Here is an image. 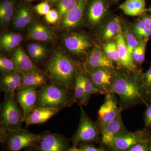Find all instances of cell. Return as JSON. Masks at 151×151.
Instances as JSON below:
<instances>
[{
    "label": "cell",
    "mask_w": 151,
    "mask_h": 151,
    "mask_svg": "<svg viewBox=\"0 0 151 151\" xmlns=\"http://www.w3.org/2000/svg\"><path fill=\"white\" fill-rule=\"evenodd\" d=\"M131 73L116 70V76L109 93L117 94L120 100L122 109L132 107L137 104L151 103L149 97L141 86L139 75H131Z\"/></svg>",
    "instance_id": "cell-1"
},
{
    "label": "cell",
    "mask_w": 151,
    "mask_h": 151,
    "mask_svg": "<svg viewBox=\"0 0 151 151\" xmlns=\"http://www.w3.org/2000/svg\"><path fill=\"white\" fill-rule=\"evenodd\" d=\"M78 69L75 62L59 50L53 53L47 65V73L52 84L68 89L74 87Z\"/></svg>",
    "instance_id": "cell-2"
},
{
    "label": "cell",
    "mask_w": 151,
    "mask_h": 151,
    "mask_svg": "<svg viewBox=\"0 0 151 151\" xmlns=\"http://www.w3.org/2000/svg\"><path fill=\"white\" fill-rule=\"evenodd\" d=\"M76 103L73 94L65 87L51 84H45L37 91V107L61 109Z\"/></svg>",
    "instance_id": "cell-3"
},
{
    "label": "cell",
    "mask_w": 151,
    "mask_h": 151,
    "mask_svg": "<svg viewBox=\"0 0 151 151\" xmlns=\"http://www.w3.org/2000/svg\"><path fill=\"white\" fill-rule=\"evenodd\" d=\"M15 92L5 93L1 108V127L8 131L21 128L24 116L21 108L18 105Z\"/></svg>",
    "instance_id": "cell-4"
},
{
    "label": "cell",
    "mask_w": 151,
    "mask_h": 151,
    "mask_svg": "<svg viewBox=\"0 0 151 151\" xmlns=\"http://www.w3.org/2000/svg\"><path fill=\"white\" fill-rule=\"evenodd\" d=\"M81 116L79 126L72 138V147H76L78 143L95 142L99 139L100 130L96 122L92 121L87 116L82 105H79Z\"/></svg>",
    "instance_id": "cell-5"
},
{
    "label": "cell",
    "mask_w": 151,
    "mask_h": 151,
    "mask_svg": "<svg viewBox=\"0 0 151 151\" xmlns=\"http://www.w3.org/2000/svg\"><path fill=\"white\" fill-rule=\"evenodd\" d=\"M151 137L146 128L134 132L127 131L116 137L108 148L112 151H126L138 144L148 142Z\"/></svg>",
    "instance_id": "cell-6"
},
{
    "label": "cell",
    "mask_w": 151,
    "mask_h": 151,
    "mask_svg": "<svg viewBox=\"0 0 151 151\" xmlns=\"http://www.w3.org/2000/svg\"><path fill=\"white\" fill-rule=\"evenodd\" d=\"M40 134H37L21 128L7 132L8 148L9 151H20L27 147H34L40 140Z\"/></svg>",
    "instance_id": "cell-7"
},
{
    "label": "cell",
    "mask_w": 151,
    "mask_h": 151,
    "mask_svg": "<svg viewBox=\"0 0 151 151\" xmlns=\"http://www.w3.org/2000/svg\"><path fill=\"white\" fill-rule=\"evenodd\" d=\"M122 110L120 106H118V101L115 94L111 93L106 94L104 103L98 112L96 123L99 130L118 118L121 115Z\"/></svg>",
    "instance_id": "cell-8"
},
{
    "label": "cell",
    "mask_w": 151,
    "mask_h": 151,
    "mask_svg": "<svg viewBox=\"0 0 151 151\" xmlns=\"http://www.w3.org/2000/svg\"><path fill=\"white\" fill-rule=\"evenodd\" d=\"M86 71L91 76L98 93L105 95L109 93L116 76V70L98 68Z\"/></svg>",
    "instance_id": "cell-9"
},
{
    "label": "cell",
    "mask_w": 151,
    "mask_h": 151,
    "mask_svg": "<svg viewBox=\"0 0 151 151\" xmlns=\"http://www.w3.org/2000/svg\"><path fill=\"white\" fill-rule=\"evenodd\" d=\"M63 44L68 51L77 55L86 53L92 46L88 36L79 33H72L63 38Z\"/></svg>",
    "instance_id": "cell-10"
},
{
    "label": "cell",
    "mask_w": 151,
    "mask_h": 151,
    "mask_svg": "<svg viewBox=\"0 0 151 151\" xmlns=\"http://www.w3.org/2000/svg\"><path fill=\"white\" fill-rule=\"evenodd\" d=\"M41 135L39 142L40 151H68L69 149L66 139L62 135L46 132Z\"/></svg>",
    "instance_id": "cell-11"
},
{
    "label": "cell",
    "mask_w": 151,
    "mask_h": 151,
    "mask_svg": "<svg viewBox=\"0 0 151 151\" xmlns=\"http://www.w3.org/2000/svg\"><path fill=\"white\" fill-rule=\"evenodd\" d=\"M113 63L100 47L95 45L86 58L84 67L86 71L98 68L114 70Z\"/></svg>",
    "instance_id": "cell-12"
},
{
    "label": "cell",
    "mask_w": 151,
    "mask_h": 151,
    "mask_svg": "<svg viewBox=\"0 0 151 151\" xmlns=\"http://www.w3.org/2000/svg\"><path fill=\"white\" fill-rule=\"evenodd\" d=\"M18 91L17 101L22 111L24 119L37 107V91L35 87H25Z\"/></svg>",
    "instance_id": "cell-13"
},
{
    "label": "cell",
    "mask_w": 151,
    "mask_h": 151,
    "mask_svg": "<svg viewBox=\"0 0 151 151\" xmlns=\"http://www.w3.org/2000/svg\"><path fill=\"white\" fill-rule=\"evenodd\" d=\"M26 2L23 0L20 2L17 1L13 18V22L16 29L24 28L33 18L35 12L33 7L31 6Z\"/></svg>",
    "instance_id": "cell-14"
},
{
    "label": "cell",
    "mask_w": 151,
    "mask_h": 151,
    "mask_svg": "<svg viewBox=\"0 0 151 151\" xmlns=\"http://www.w3.org/2000/svg\"><path fill=\"white\" fill-rule=\"evenodd\" d=\"M127 131L123 123L121 114L114 121L100 129L101 142L108 147L116 137Z\"/></svg>",
    "instance_id": "cell-15"
},
{
    "label": "cell",
    "mask_w": 151,
    "mask_h": 151,
    "mask_svg": "<svg viewBox=\"0 0 151 151\" xmlns=\"http://www.w3.org/2000/svg\"><path fill=\"white\" fill-rule=\"evenodd\" d=\"M119 50V55L121 61V68H124L127 72L137 75L141 74L136 63L128 51L125 43L122 30L115 38Z\"/></svg>",
    "instance_id": "cell-16"
},
{
    "label": "cell",
    "mask_w": 151,
    "mask_h": 151,
    "mask_svg": "<svg viewBox=\"0 0 151 151\" xmlns=\"http://www.w3.org/2000/svg\"><path fill=\"white\" fill-rule=\"evenodd\" d=\"M60 109L47 107H36L23 119L27 127L30 125L41 124L47 122L58 113Z\"/></svg>",
    "instance_id": "cell-17"
},
{
    "label": "cell",
    "mask_w": 151,
    "mask_h": 151,
    "mask_svg": "<svg viewBox=\"0 0 151 151\" xmlns=\"http://www.w3.org/2000/svg\"><path fill=\"white\" fill-rule=\"evenodd\" d=\"M89 0H79L78 5L73 11L62 19L61 28L62 29L76 27L81 22Z\"/></svg>",
    "instance_id": "cell-18"
},
{
    "label": "cell",
    "mask_w": 151,
    "mask_h": 151,
    "mask_svg": "<svg viewBox=\"0 0 151 151\" xmlns=\"http://www.w3.org/2000/svg\"><path fill=\"white\" fill-rule=\"evenodd\" d=\"M12 60L19 71L22 73L40 71L33 64L23 48L20 47L14 50L12 53Z\"/></svg>",
    "instance_id": "cell-19"
},
{
    "label": "cell",
    "mask_w": 151,
    "mask_h": 151,
    "mask_svg": "<svg viewBox=\"0 0 151 151\" xmlns=\"http://www.w3.org/2000/svg\"><path fill=\"white\" fill-rule=\"evenodd\" d=\"M106 0H89L86 6V15L92 25L98 24L107 11Z\"/></svg>",
    "instance_id": "cell-20"
},
{
    "label": "cell",
    "mask_w": 151,
    "mask_h": 151,
    "mask_svg": "<svg viewBox=\"0 0 151 151\" xmlns=\"http://www.w3.org/2000/svg\"><path fill=\"white\" fill-rule=\"evenodd\" d=\"M22 73L19 71L4 73L1 78V90L5 93L15 92L20 88Z\"/></svg>",
    "instance_id": "cell-21"
},
{
    "label": "cell",
    "mask_w": 151,
    "mask_h": 151,
    "mask_svg": "<svg viewBox=\"0 0 151 151\" xmlns=\"http://www.w3.org/2000/svg\"><path fill=\"white\" fill-rule=\"evenodd\" d=\"M119 8L130 16H141L147 12L146 0H126L119 5Z\"/></svg>",
    "instance_id": "cell-22"
},
{
    "label": "cell",
    "mask_w": 151,
    "mask_h": 151,
    "mask_svg": "<svg viewBox=\"0 0 151 151\" xmlns=\"http://www.w3.org/2000/svg\"><path fill=\"white\" fill-rule=\"evenodd\" d=\"M28 37L31 39L41 42L52 41L53 33L48 28L40 23H35L29 28Z\"/></svg>",
    "instance_id": "cell-23"
},
{
    "label": "cell",
    "mask_w": 151,
    "mask_h": 151,
    "mask_svg": "<svg viewBox=\"0 0 151 151\" xmlns=\"http://www.w3.org/2000/svg\"><path fill=\"white\" fill-rule=\"evenodd\" d=\"M17 0H1L0 3V22L6 26L13 18L15 8Z\"/></svg>",
    "instance_id": "cell-24"
},
{
    "label": "cell",
    "mask_w": 151,
    "mask_h": 151,
    "mask_svg": "<svg viewBox=\"0 0 151 151\" xmlns=\"http://www.w3.org/2000/svg\"><path fill=\"white\" fill-rule=\"evenodd\" d=\"M121 22L119 17H115L108 22L103 29L102 33V40L108 42L122 32Z\"/></svg>",
    "instance_id": "cell-25"
},
{
    "label": "cell",
    "mask_w": 151,
    "mask_h": 151,
    "mask_svg": "<svg viewBox=\"0 0 151 151\" xmlns=\"http://www.w3.org/2000/svg\"><path fill=\"white\" fill-rule=\"evenodd\" d=\"M73 95L76 103H78L79 105L82 106L87 105L88 101L86 99L84 88L83 71L80 69L76 72Z\"/></svg>",
    "instance_id": "cell-26"
},
{
    "label": "cell",
    "mask_w": 151,
    "mask_h": 151,
    "mask_svg": "<svg viewBox=\"0 0 151 151\" xmlns=\"http://www.w3.org/2000/svg\"><path fill=\"white\" fill-rule=\"evenodd\" d=\"M22 73V81L19 89L27 87L43 86L46 84L45 77L40 71Z\"/></svg>",
    "instance_id": "cell-27"
},
{
    "label": "cell",
    "mask_w": 151,
    "mask_h": 151,
    "mask_svg": "<svg viewBox=\"0 0 151 151\" xmlns=\"http://www.w3.org/2000/svg\"><path fill=\"white\" fill-rule=\"evenodd\" d=\"M23 40L22 36L17 33L9 32L3 35L0 39L1 48L6 51L18 47Z\"/></svg>",
    "instance_id": "cell-28"
},
{
    "label": "cell",
    "mask_w": 151,
    "mask_h": 151,
    "mask_svg": "<svg viewBox=\"0 0 151 151\" xmlns=\"http://www.w3.org/2000/svg\"><path fill=\"white\" fill-rule=\"evenodd\" d=\"M27 50L29 56L37 62L41 61L47 55L46 47L40 44L33 43L29 45Z\"/></svg>",
    "instance_id": "cell-29"
},
{
    "label": "cell",
    "mask_w": 151,
    "mask_h": 151,
    "mask_svg": "<svg viewBox=\"0 0 151 151\" xmlns=\"http://www.w3.org/2000/svg\"><path fill=\"white\" fill-rule=\"evenodd\" d=\"M122 32L129 54L132 57V52L135 47L137 46L139 41L138 40L139 39L134 33L133 30L128 26H124Z\"/></svg>",
    "instance_id": "cell-30"
},
{
    "label": "cell",
    "mask_w": 151,
    "mask_h": 151,
    "mask_svg": "<svg viewBox=\"0 0 151 151\" xmlns=\"http://www.w3.org/2000/svg\"><path fill=\"white\" fill-rule=\"evenodd\" d=\"M103 51L105 54L113 62L121 68V61L119 50L116 42L109 41L103 46Z\"/></svg>",
    "instance_id": "cell-31"
},
{
    "label": "cell",
    "mask_w": 151,
    "mask_h": 151,
    "mask_svg": "<svg viewBox=\"0 0 151 151\" xmlns=\"http://www.w3.org/2000/svg\"><path fill=\"white\" fill-rule=\"evenodd\" d=\"M149 39L139 40L132 53V58L136 64L141 65L145 61L147 44Z\"/></svg>",
    "instance_id": "cell-32"
},
{
    "label": "cell",
    "mask_w": 151,
    "mask_h": 151,
    "mask_svg": "<svg viewBox=\"0 0 151 151\" xmlns=\"http://www.w3.org/2000/svg\"><path fill=\"white\" fill-rule=\"evenodd\" d=\"M79 0H60L57 6L60 19H63L76 7Z\"/></svg>",
    "instance_id": "cell-33"
},
{
    "label": "cell",
    "mask_w": 151,
    "mask_h": 151,
    "mask_svg": "<svg viewBox=\"0 0 151 151\" xmlns=\"http://www.w3.org/2000/svg\"><path fill=\"white\" fill-rule=\"evenodd\" d=\"M133 30L139 40L150 39L151 37V31L140 19L134 25Z\"/></svg>",
    "instance_id": "cell-34"
},
{
    "label": "cell",
    "mask_w": 151,
    "mask_h": 151,
    "mask_svg": "<svg viewBox=\"0 0 151 151\" xmlns=\"http://www.w3.org/2000/svg\"><path fill=\"white\" fill-rule=\"evenodd\" d=\"M83 78L86 99L89 101L91 95L98 93V92L91 76L86 70V72L83 71Z\"/></svg>",
    "instance_id": "cell-35"
},
{
    "label": "cell",
    "mask_w": 151,
    "mask_h": 151,
    "mask_svg": "<svg viewBox=\"0 0 151 151\" xmlns=\"http://www.w3.org/2000/svg\"><path fill=\"white\" fill-rule=\"evenodd\" d=\"M139 80L142 88L151 97V65L145 73H141Z\"/></svg>",
    "instance_id": "cell-36"
},
{
    "label": "cell",
    "mask_w": 151,
    "mask_h": 151,
    "mask_svg": "<svg viewBox=\"0 0 151 151\" xmlns=\"http://www.w3.org/2000/svg\"><path fill=\"white\" fill-rule=\"evenodd\" d=\"M0 68L3 74L19 71L12 60L3 56L0 57Z\"/></svg>",
    "instance_id": "cell-37"
},
{
    "label": "cell",
    "mask_w": 151,
    "mask_h": 151,
    "mask_svg": "<svg viewBox=\"0 0 151 151\" xmlns=\"http://www.w3.org/2000/svg\"><path fill=\"white\" fill-rule=\"evenodd\" d=\"M35 12L40 16H45L51 10V6L47 0H45L36 5L34 6Z\"/></svg>",
    "instance_id": "cell-38"
},
{
    "label": "cell",
    "mask_w": 151,
    "mask_h": 151,
    "mask_svg": "<svg viewBox=\"0 0 151 151\" xmlns=\"http://www.w3.org/2000/svg\"><path fill=\"white\" fill-rule=\"evenodd\" d=\"M45 21L48 23L53 24L60 18L59 13L57 9H51L48 13L45 16Z\"/></svg>",
    "instance_id": "cell-39"
},
{
    "label": "cell",
    "mask_w": 151,
    "mask_h": 151,
    "mask_svg": "<svg viewBox=\"0 0 151 151\" xmlns=\"http://www.w3.org/2000/svg\"><path fill=\"white\" fill-rule=\"evenodd\" d=\"M68 151H107L104 149L101 148L97 147L94 146L90 145H84L80 147L77 148V147H72L69 149Z\"/></svg>",
    "instance_id": "cell-40"
},
{
    "label": "cell",
    "mask_w": 151,
    "mask_h": 151,
    "mask_svg": "<svg viewBox=\"0 0 151 151\" xmlns=\"http://www.w3.org/2000/svg\"><path fill=\"white\" fill-rule=\"evenodd\" d=\"M147 108L144 115V121L146 128L151 129V103L146 105Z\"/></svg>",
    "instance_id": "cell-41"
},
{
    "label": "cell",
    "mask_w": 151,
    "mask_h": 151,
    "mask_svg": "<svg viewBox=\"0 0 151 151\" xmlns=\"http://www.w3.org/2000/svg\"><path fill=\"white\" fill-rule=\"evenodd\" d=\"M149 143L138 144L126 151H149Z\"/></svg>",
    "instance_id": "cell-42"
},
{
    "label": "cell",
    "mask_w": 151,
    "mask_h": 151,
    "mask_svg": "<svg viewBox=\"0 0 151 151\" xmlns=\"http://www.w3.org/2000/svg\"><path fill=\"white\" fill-rule=\"evenodd\" d=\"M147 13L141 16L140 19L151 31V14H147Z\"/></svg>",
    "instance_id": "cell-43"
},
{
    "label": "cell",
    "mask_w": 151,
    "mask_h": 151,
    "mask_svg": "<svg viewBox=\"0 0 151 151\" xmlns=\"http://www.w3.org/2000/svg\"><path fill=\"white\" fill-rule=\"evenodd\" d=\"M51 6H57L60 0H47Z\"/></svg>",
    "instance_id": "cell-44"
},
{
    "label": "cell",
    "mask_w": 151,
    "mask_h": 151,
    "mask_svg": "<svg viewBox=\"0 0 151 151\" xmlns=\"http://www.w3.org/2000/svg\"><path fill=\"white\" fill-rule=\"evenodd\" d=\"M149 151H151V137L149 143Z\"/></svg>",
    "instance_id": "cell-45"
},
{
    "label": "cell",
    "mask_w": 151,
    "mask_h": 151,
    "mask_svg": "<svg viewBox=\"0 0 151 151\" xmlns=\"http://www.w3.org/2000/svg\"><path fill=\"white\" fill-rule=\"evenodd\" d=\"M147 12L151 14V6L148 8H147Z\"/></svg>",
    "instance_id": "cell-46"
},
{
    "label": "cell",
    "mask_w": 151,
    "mask_h": 151,
    "mask_svg": "<svg viewBox=\"0 0 151 151\" xmlns=\"http://www.w3.org/2000/svg\"><path fill=\"white\" fill-rule=\"evenodd\" d=\"M23 1H25L27 2H29L32 1H39V0H23Z\"/></svg>",
    "instance_id": "cell-47"
},
{
    "label": "cell",
    "mask_w": 151,
    "mask_h": 151,
    "mask_svg": "<svg viewBox=\"0 0 151 151\" xmlns=\"http://www.w3.org/2000/svg\"><path fill=\"white\" fill-rule=\"evenodd\" d=\"M111 1L113 2H117L118 1H119V0H111Z\"/></svg>",
    "instance_id": "cell-48"
}]
</instances>
